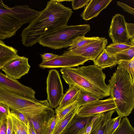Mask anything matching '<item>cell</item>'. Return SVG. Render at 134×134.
<instances>
[{
	"mask_svg": "<svg viewBox=\"0 0 134 134\" xmlns=\"http://www.w3.org/2000/svg\"><path fill=\"white\" fill-rule=\"evenodd\" d=\"M73 12L58 0L47 2L45 8L29 23L21 34L22 44L32 46L43 37L67 25Z\"/></svg>",
	"mask_w": 134,
	"mask_h": 134,
	"instance_id": "6da1fadb",
	"label": "cell"
},
{
	"mask_svg": "<svg viewBox=\"0 0 134 134\" xmlns=\"http://www.w3.org/2000/svg\"><path fill=\"white\" fill-rule=\"evenodd\" d=\"M60 71L69 85H72L90 92L99 99L110 96L109 88L105 82L106 75L102 69L97 66L63 68Z\"/></svg>",
	"mask_w": 134,
	"mask_h": 134,
	"instance_id": "7a4b0ae2",
	"label": "cell"
},
{
	"mask_svg": "<svg viewBox=\"0 0 134 134\" xmlns=\"http://www.w3.org/2000/svg\"><path fill=\"white\" fill-rule=\"evenodd\" d=\"M111 97L114 100L115 109L119 116H129L134 108V81L122 68L117 69L109 81Z\"/></svg>",
	"mask_w": 134,
	"mask_h": 134,
	"instance_id": "3957f363",
	"label": "cell"
},
{
	"mask_svg": "<svg viewBox=\"0 0 134 134\" xmlns=\"http://www.w3.org/2000/svg\"><path fill=\"white\" fill-rule=\"evenodd\" d=\"M40 12L27 5L10 7L0 0V39L15 35L23 25L31 22Z\"/></svg>",
	"mask_w": 134,
	"mask_h": 134,
	"instance_id": "277c9868",
	"label": "cell"
},
{
	"mask_svg": "<svg viewBox=\"0 0 134 134\" xmlns=\"http://www.w3.org/2000/svg\"><path fill=\"white\" fill-rule=\"evenodd\" d=\"M0 102L7 105L12 110H17L28 118L40 114L47 107V100H39L24 97L0 86Z\"/></svg>",
	"mask_w": 134,
	"mask_h": 134,
	"instance_id": "5b68a950",
	"label": "cell"
},
{
	"mask_svg": "<svg viewBox=\"0 0 134 134\" xmlns=\"http://www.w3.org/2000/svg\"><path fill=\"white\" fill-rule=\"evenodd\" d=\"M90 29L89 24L66 25L43 37L38 42L43 46L55 49L66 48L76 38L85 36Z\"/></svg>",
	"mask_w": 134,
	"mask_h": 134,
	"instance_id": "8992f818",
	"label": "cell"
},
{
	"mask_svg": "<svg viewBox=\"0 0 134 134\" xmlns=\"http://www.w3.org/2000/svg\"><path fill=\"white\" fill-rule=\"evenodd\" d=\"M46 90L50 107L56 108L63 97V87L59 71L55 69L50 70L46 80Z\"/></svg>",
	"mask_w": 134,
	"mask_h": 134,
	"instance_id": "52a82bcc",
	"label": "cell"
},
{
	"mask_svg": "<svg viewBox=\"0 0 134 134\" xmlns=\"http://www.w3.org/2000/svg\"><path fill=\"white\" fill-rule=\"evenodd\" d=\"M90 59L77 55L64 52L49 61L42 62L39 65L43 69L71 68L82 65Z\"/></svg>",
	"mask_w": 134,
	"mask_h": 134,
	"instance_id": "ba28073f",
	"label": "cell"
},
{
	"mask_svg": "<svg viewBox=\"0 0 134 134\" xmlns=\"http://www.w3.org/2000/svg\"><path fill=\"white\" fill-rule=\"evenodd\" d=\"M30 67L28 58L18 55L7 62L1 69L9 77L17 80L28 73Z\"/></svg>",
	"mask_w": 134,
	"mask_h": 134,
	"instance_id": "9c48e42d",
	"label": "cell"
},
{
	"mask_svg": "<svg viewBox=\"0 0 134 134\" xmlns=\"http://www.w3.org/2000/svg\"><path fill=\"white\" fill-rule=\"evenodd\" d=\"M116 108L114 99L94 101L85 104L78 109L77 114L81 116H94L98 114L114 109Z\"/></svg>",
	"mask_w": 134,
	"mask_h": 134,
	"instance_id": "30bf717a",
	"label": "cell"
},
{
	"mask_svg": "<svg viewBox=\"0 0 134 134\" xmlns=\"http://www.w3.org/2000/svg\"><path fill=\"white\" fill-rule=\"evenodd\" d=\"M126 22L124 16L117 14L112 18L108 31L112 43H130L127 32Z\"/></svg>",
	"mask_w": 134,
	"mask_h": 134,
	"instance_id": "8fae6325",
	"label": "cell"
},
{
	"mask_svg": "<svg viewBox=\"0 0 134 134\" xmlns=\"http://www.w3.org/2000/svg\"><path fill=\"white\" fill-rule=\"evenodd\" d=\"M108 41L105 37H100L98 40L84 46L65 51L67 53L74 54L95 61L105 48Z\"/></svg>",
	"mask_w": 134,
	"mask_h": 134,
	"instance_id": "7c38bea8",
	"label": "cell"
},
{
	"mask_svg": "<svg viewBox=\"0 0 134 134\" xmlns=\"http://www.w3.org/2000/svg\"><path fill=\"white\" fill-rule=\"evenodd\" d=\"M0 86L22 96L36 99L34 90L22 84L17 80L12 79L0 71Z\"/></svg>",
	"mask_w": 134,
	"mask_h": 134,
	"instance_id": "4fadbf2b",
	"label": "cell"
},
{
	"mask_svg": "<svg viewBox=\"0 0 134 134\" xmlns=\"http://www.w3.org/2000/svg\"><path fill=\"white\" fill-rule=\"evenodd\" d=\"M95 116L84 117L76 114L60 134H81L85 128L91 123Z\"/></svg>",
	"mask_w": 134,
	"mask_h": 134,
	"instance_id": "5bb4252c",
	"label": "cell"
},
{
	"mask_svg": "<svg viewBox=\"0 0 134 134\" xmlns=\"http://www.w3.org/2000/svg\"><path fill=\"white\" fill-rule=\"evenodd\" d=\"M53 109L43 112L28 120L32 124L36 134H47L50 119L54 115Z\"/></svg>",
	"mask_w": 134,
	"mask_h": 134,
	"instance_id": "9a60e30c",
	"label": "cell"
},
{
	"mask_svg": "<svg viewBox=\"0 0 134 134\" xmlns=\"http://www.w3.org/2000/svg\"><path fill=\"white\" fill-rule=\"evenodd\" d=\"M112 0H90L86 5L81 16L86 21L97 16Z\"/></svg>",
	"mask_w": 134,
	"mask_h": 134,
	"instance_id": "2e32d148",
	"label": "cell"
},
{
	"mask_svg": "<svg viewBox=\"0 0 134 134\" xmlns=\"http://www.w3.org/2000/svg\"><path fill=\"white\" fill-rule=\"evenodd\" d=\"M115 111L113 109L97 114L89 134H105L107 122Z\"/></svg>",
	"mask_w": 134,
	"mask_h": 134,
	"instance_id": "e0dca14e",
	"label": "cell"
},
{
	"mask_svg": "<svg viewBox=\"0 0 134 134\" xmlns=\"http://www.w3.org/2000/svg\"><path fill=\"white\" fill-rule=\"evenodd\" d=\"M80 89L72 85H69V88L64 94L59 106L55 108L56 114L64 108L77 101Z\"/></svg>",
	"mask_w": 134,
	"mask_h": 134,
	"instance_id": "ac0fdd59",
	"label": "cell"
},
{
	"mask_svg": "<svg viewBox=\"0 0 134 134\" xmlns=\"http://www.w3.org/2000/svg\"><path fill=\"white\" fill-rule=\"evenodd\" d=\"M18 52L16 49L7 45L0 39V70L7 62L18 55Z\"/></svg>",
	"mask_w": 134,
	"mask_h": 134,
	"instance_id": "d6986e66",
	"label": "cell"
},
{
	"mask_svg": "<svg viewBox=\"0 0 134 134\" xmlns=\"http://www.w3.org/2000/svg\"><path fill=\"white\" fill-rule=\"evenodd\" d=\"M93 62L94 65L102 69L108 67L111 68L115 66L117 63L115 55L108 53L105 48Z\"/></svg>",
	"mask_w": 134,
	"mask_h": 134,
	"instance_id": "ffe728a7",
	"label": "cell"
},
{
	"mask_svg": "<svg viewBox=\"0 0 134 134\" xmlns=\"http://www.w3.org/2000/svg\"><path fill=\"white\" fill-rule=\"evenodd\" d=\"M79 108L77 105L75 108L61 120L57 122L51 134H60L71 119L77 114Z\"/></svg>",
	"mask_w": 134,
	"mask_h": 134,
	"instance_id": "44dd1931",
	"label": "cell"
},
{
	"mask_svg": "<svg viewBox=\"0 0 134 134\" xmlns=\"http://www.w3.org/2000/svg\"><path fill=\"white\" fill-rule=\"evenodd\" d=\"M100 38L98 37H86L84 36L78 37L73 41L68 50H70L83 47L98 40Z\"/></svg>",
	"mask_w": 134,
	"mask_h": 134,
	"instance_id": "7402d4cb",
	"label": "cell"
},
{
	"mask_svg": "<svg viewBox=\"0 0 134 134\" xmlns=\"http://www.w3.org/2000/svg\"><path fill=\"white\" fill-rule=\"evenodd\" d=\"M99 99L93 94L87 91L80 90L77 100V105L79 108L93 101Z\"/></svg>",
	"mask_w": 134,
	"mask_h": 134,
	"instance_id": "603a6c76",
	"label": "cell"
},
{
	"mask_svg": "<svg viewBox=\"0 0 134 134\" xmlns=\"http://www.w3.org/2000/svg\"><path fill=\"white\" fill-rule=\"evenodd\" d=\"M113 134H134V128L126 117L121 120L119 125Z\"/></svg>",
	"mask_w": 134,
	"mask_h": 134,
	"instance_id": "cb8c5ba5",
	"label": "cell"
},
{
	"mask_svg": "<svg viewBox=\"0 0 134 134\" xmlns=\"http://www.w3.org/2000/svg\"><path fill=\"white\" fill-rule=\"evenodd\" d=\"M134 46L130 43H112L107 46L106 50L110 54L115 55Z\"/></svg>",
	"mask_w": 134,
	"mask_h": 134,
	"instance_id": "d4e9b609",
	"label": "cell"
},
{
	"mask_svg": "<svg viewBox=\"0 0 134 134\" xmlns=\"http://www.w3.org/2000/svg\"><path fill=\"white\" fill-rule=\"evenodd\" d=\"M117 69L122 68L129 74L134 81V57L130 60H120L117 63Z\"/></svg>",
	"mask_w": 134,
	"mask_h": 134,
	"instance_id": "484cf974",
	"label": "cell"
},
{
	"mask_svg": "<svg viewBox=\"0 0 134 134\" xmlns=\"http://www.w3.org/2000/svg\"><path fill=\"white\" fill-rule=\"evenodd\" d=\"M13 128L15 134H27V127L24 123L20 121L13 115L10 114Z\"/></svg>",
	"mask_w": 134,
	"mask_h": 134,
	"instance_id": "4316f807",
	"label": "cell"
},
{
	"mask_svg": "<svg viewBox=\"0 0 134 134\" xmlns=\"http://www.w3.org/2000/svg\"><path fill=\"white\" fill-rule=\"evenodd\" d=\"M121 118L118 116L110 119L107 122L105 134H113L119 126Z\"/></svg>",
	"mask_w": 134,
	"mask_h": 134,
	"instance_id": "83f0119b",
	"label": "cell"
},
{
	"mask_svg": "<svg viewBox=\"0 0 134 134\" xmlns=\"http://www.w3.org/2000/svg\"><path fill=\"white\" fill-rule=\"evenodd\" d=\"M117 62L120 60H130L134 57V46L115 55Z\"/></svg>",
	"mask_w": 134,
	"mask_h": 134,
	"instance_id": "f1b7e54d",
	"label": "cell"
},
{
	"mask_svg": "<svg viewBox=\"0 0 134 134\" xmlns=\"http://www.w3.org/2000/svg\"><path fill=\"white\" fill-rule=\"evenodd\" d=\"M77 105V101L75 102L64 108L56 114L57 122L62 119L72 110L75 108Z\"/></svg>",
	"mask_w": 134,
	"mask_h": 134,
	"instance_id": "f546056e",
	"label": "cell"
},
{
	"mask_svg": "<svg viewBox=\"0 0 134 134\" xmlns=\"http://www.w3.org/2000/svg\"><path fill=\"white\" fill-rule=\"evenodd\" d=\"M9 108L7 105L0 102V124L7 119L10 114Z\"/></svg>",
	"mask_w": 134,
	"mask_h": 134,
	"instance_id": "4dcf8cb0",
	"label": "cell"
},
{
	"mask_svg": "<svg viewBox=\"0 0 134 134\" xmlns=\"http://www.w3.org/2000/svg\"><path fill=\"white\" fill-rule=\"evenodd\" d=\"M126 27L127 34L130 44L134 46V24L126 22Z\"/></svg>",
	"mask_w": 134,
	"mask_h": 134,
	"instance_id": "1f68e13d",
	"label": "cell"
},
{
	"mask_svg": "<svg viewBox=\"0 0 134 134\" xmlns=\"http://www.w3.org/2000/svg\"><path fill=\"white\" fill-rule=\"evenodd\" d=\"M90 0H72L71 2L72 7L74 10L81 8L87 5Z\"/></svg>",
	"mask_w": 134,
	"mask_h": 134,
	"instance_id": "d6a6232c",
	"label": "cell"
},
{
	"mask_svg": "<svg viewBox=\"0 0 134 134\" xmlns=\"http://www.w3.org/2000/svg\"><path fill=\"white\" fill-rule=\"evenodd\" d=\"M10 114L13 115L17 119L24 123L27 126L29 122L22 113L17 110H12L10 111Z\"/></svg>",
	"mask_w": 134,
	"mask_h": 134,
	"instance_id": "836d02e7",
	"label": "cell"
},
{
	"mask_svg": "<svg viewBox=\"0 0 134 134\" xmlns=\"http://www.w3.org/2000/svg\"><path fill=\"white\" fill-rule=\"evenodd\" d=\"M57 120V115H54L50 119L47 134H51L55 125Z\"/></svg>",
	"mask_w": 134,
	"mask_h": 134,
	"instance_id": "e575fe53",
	"label": "cell"
},
{
	"mask_svg": "<svg viewBox=\"0 0 134 134\" xmlns=\"http://www.w3.org/2000/svg\"><path fill=\"white\" fill-rule=\"evenodd\" d=\"M58 55L52 53H45L41 55L42 62H46L50 60L57 57Z\"/></svg>",
	"mask_w": 134,
	"mask_h": 134,
	"instance_id": "d590c367",
	"label": "cell"
},
{
	"mask_svg": "<svg viewBox=\"0 0 134 134\" xmlns=\"http://www.w3.org/2000/svg\"><path fill=\"white\" fill-rule=\"evenodd\" d=\"M117 3L118 5L122 7L124 10L134 15V10L133 8L122 2L117 1Z\"/></svg>",
	"mask_w": 134,
	"mask_h": 134,
	"instance_id": "8d00e7d4",
	"label": "cell"
},
{
	"mask_svg": "<svg viewBox=\"0 0 134 134\" xmlns=\"http://www.w3.org/2000/svg\"><path fill=\"white\" fill-rule=\"evenodd\" d=\"M10 115L7 118V134H15L13 128L12 120Z\"/></svg>",
	"mask_w": 134,
	"mask_h": 134,
	"instance_id": "74e56055",
	"label": "cell"
},
{
	"mask_svg": "<svg viewBox=\"0 0 134 134\" xmlns=\"http://www.w3.org/2000/svg\"><path fill=\"white\" fill-rule=\"evenodd\" d=\"M7 119L0 124V134H7Z\"/></svg>",
	"mask_w": 134,
	"mask_h": 134,
	"instance_id": "f35d334b",
	"label": "cell"
},
{
	"mask_svg": "<svg viewBox=\"0 0 134 134\" xmlns=\"http://www.w3.org/2000/svg\"><path fill=\"white\" fill-rule=\"evenodd\" d=\"M30 134H36L32 123L29 121L27 126Z\"/></svg>",
	"mask_w": 134,
	"mask_h": 134,
	"instance_id": "ab89813d",
	"label": "cell"
},
{
	"mask_svg": "<svg viewBox=\"0 0 134 134\" xmlns=\"http://www.w3.org/2000/svg\"><path fill=\"white\" fill-rule=\"evenodd\" d=\"M27 134H30L28 127H27Z\"/></svg>",
	"mask_w": 134,
	"mask_h": 134,
	"instance_id": "60d3db41",
	"label": "cell"
}]
</instances>
